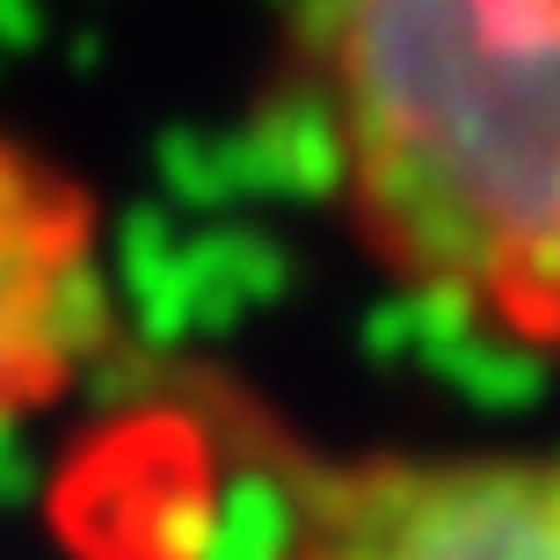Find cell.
I'll return each mask as SVG.
<instances>
[{"label": "cell", "instance_id": "6da1fadb", "mask_svg": "<svg viewBox=\"0 0 560 560\" xmlns=\"http://www.w3.org/2000/svg\"><path fill=\"white\" fill-rule=\"evenodd\" d=\"M320 189L372 270L560 357V0H306Z\"/></svg>", "mask_w": 560, "mask_h": 560}, {"label": "cell", "instance_id": "7a4b0ae2", "mask_svg": "<svg viewBox=\"0 0 560 560\" xmlns=\"http://www.w3.org/2000/svg\"><path fill=\"white\" fill-rule=\"evenodd\" d=\"M277 560H560V444L291 458Z\"/></svg>", "mask_w": 560, "mask_h": 560}, {"label": "cell", "instance_id": "3957f363", "mask_svg": "<svg viewBox=\"0 0 560 560\" xmlns=\"http://www.w3.org/2000/svg\"><path fill=\"white\" fill-rule=\"evenodd\" d=\"M103 328V211L73 167L0 131V430L51 408Z\"/></svg>", "mask_w": 560, "mask_h": 560}]
</instances>
